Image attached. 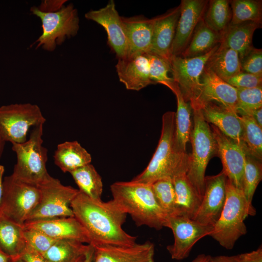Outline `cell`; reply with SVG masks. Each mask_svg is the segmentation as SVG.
<instances>
[{"mask_svg": "<svg viewBox=\"0 0 262 262\" xmlns=\"http://www.w3.org/2000/svg\"><path fill=\"white\" fill-rule=\"evenodd\" d=\"M38 187L40 192L39 201L26 222L74 216L70 205L79 189L64 185L52 177Z\"/></svg>", "mask_w": 262, "mask_h": 262, "instance_id": "30bf717a", "label": "cell"}, {"mask_svg": "<svg viewBox=\"0 0 262 262\" xmlns=\"http://www.w3.org/2000/svg\"><path fill=\"white\" fill-rule=\"evenodd\" d=\"M14 259L0 250V262H13Z\"/></svg>", "mask_w": 262, "mask_h": 262, "instance_id": "816d5d0a", "label": "cell"}, {"mask_svg": "<svg viewBox=\"0 0 262 262\" xmlns=\"http://www.w3.org/2000/svg\"><path fill=\"white\" fill-rule=\"evenodd\" d=\"M256 213L255 208L247 203L243 191L227 179L225 203L209 236L224 248L231 249L239 238L247 232L246 218Z\"/></svg>", "mask_w": 262, "mask_h": 262, "instance_id": "277c9868", "label": "cell"}, {"mask_svg": "<svg viewBox=\"0 0 262 262\" xmlns=\"http://www.w3.org/2000/svg\"><path fill=\"white\" fill-rule=\"evenodd\" d=\"M20 226L0 215V250L14 260L20 258L27 245Z\"/></svg>", "mask_w": 262, "mask_h": 262, "instance_id": "83f0119b", "label": "cell"}, {"mask_svg": "<svg viewBox=\"0 0 262 262\" xmlns=\"http://www.w3.org/2000/svg\"><path fill=\"white\" fill-rule=\"evenodd\" d=\"M220 44L200 56L193 58L171 56L170 63L172 77L178 84L184 99L190 104L194 103L199 96L202 87L201 75L209 59L218 49Z\"/></svg>", "mask_w": 262, "mask_h": 262, "instance_id": "8fae6325", "label": "cell"}, {"mask_svg": "<svg viewBox=\"0 0 262 262\" xmlns=\"http://www.w3.org/2000/svg\"><path fill=\"white\" fill-rule=\"evenodd\" d=\"M94 254H95V249H94V246L91 245L84 262H94Z\"/></svg>", "mask_w": 262, "mask_h": 262, "instance_id": "f907efd6", "label": "cell"}, {"mask_svg": "<svg viewBox=\"0 0 262 262\" xmlns=\"http://www.w3.org/2000/svg\"><path fill=\"white\" fill-rule=\"evenodd\" d=\"M165 227L170 229L173 234L174 243L166 248L171 258L176 260L187 258L195 244L213 230V226L177 215L167 217Z\"/></svg>", "mask_w": 262, "mask_h": 262, "instance_id": "7c38bea8", "label": "cell"}, {"mask_svg": "<svg viewBox=\"0 0 262 262\" xmlns=\"http://www.w3.org/2000/svg\"><path fill=\"white\" fill-rule=\"evenodd\" d=\"M149 61V76L154 84L174 81L169 74H171L170 61L155 54L147 53Z\"/></svg>", "mask_w": 262, "mask_h": 262, "instance_id": "f35d334b", "label": "cell"}, {"mask_svg": "<svg viewBox=\"0 0 262 262\" xmlns=\"http://www.w3.org/2000/svg\"><path fill=\"white\" fill-rule=\"evenodd\" d=\"M70 173L80 192L93 199L101 200L102 179L92 164H88Z\"/></svg>", "mask_w": 262, "mask_h": 262, "instance_id": "d6a6232c", "label": "cell"}, {"mask_svg": "<svg viewBox=\"0 0 262 262\" xmlns=\"http://www.w3.org/2000/svg\"><path fill=\"white\" fill-rule=\"evenodd\" d=\"M193 107L200 109L204 119L209 124L217 127L242 147V124L236 113L213 103Z\"/></svg>", "mask_w": 262, "mask_h": 262, "instance_id": "603a6c76", "label": "cell"}, {"mask_svg": "<svg viewBox=\"0 0 262 262\" xmlns=\"http://www.w3.org/2000/svg\"><path fill=\"white\" fill-rule=\"evenodd\" d=\"M121 19L128 44L127 57L149 53L155 18H148L141 15L129 17L121 16Z\"/></svg>", "mask_w": 262, "mask_h": 262, "instance_id": "7402d4cb", "label": "cell"}, {"mask_svg": "<svg viewBox=\"0 0 262 262\" xmlns=\"http://www.w3.org/2000/svg\"><path fill=\"white\" fill-rule=\"evenodd\" d=\"M240 117L242 124V147L246 155L262 161V128L250 116Z\"/></svg>", "mask_w": 262, "mask_h": 262, "instance_id": "836d02e7", "label": "cell"}, {"mask_svg": "<svg viewBox=\"0 0 262 262\" xmlns=\"http://www.w3.org/2000/svg\"><path fill=\"white\" fill-rule=\"evenodd\" d=\"M4 172V167L3 165H0V207L3 195V175Z\"/></svg>", "mask_w": 262, "mask_h": 262, "instance_id": "681fc988", "label": "cell"}, {"mask_svg": "<svg viewBox=\"0 0 262 262\" xmlns=\"http://www.w3.org/2000/svg\"><path fill=\"white\" fill-rule=\"evenodd\" d=\"M176 113H165L162 117V128L157 148L145 170L132 180L151 184L165 179L186 173L189 155L179 151L175 145Z\"/></svg>", "mask_w": 262, "mask_h": 262, "instance_id": "7a4b0ae2", "label": "cell"}, {"mask_svg": "<svg viewBox=\"0 0 262 262\" xmlns=\"http://www.w3.org/2000/svg\"><path fill=\"white\" fill-rule=\"evenodd\" d=\"M31 13L38 17L42 23V33L33 44L49 51L54 50L66 39L77 35L80 28L78 11L72 3L50 12L40 11L37 7L31 8Z\"/></svg>", "mask_w": 262, "mask_h": 262, "instance_id": "52a82bcc", "label": "cell"}, {"mask_svg": "<svg viewBox=\"0 0 262 262\" xmlns=\"http://www.w3.org/2000/svg\"><path fill=\"white\" fill-rule=\"evenodd\" d=\"M241 71L262 77V49L252 48L240 60Z\"/></svg>", "mask_w": 262, "mask_h": 262, "instance_id": "60d3db41", "label": "cell"}, {"mask_svg": "<svg viewBox=\"0 0 262 262\" xmlns=\"http://www.w3.org/2000/svg\"><path fill=\"white\" fill-rule=\"evenodd\" d=\"M232 17L229 25L252 21L262 24V2L258 0H229Z\"/></svg>", "mask_w": 262, "mask_h": 262, "instance_id": "e575fe53", "label": "cell"}, {"mask_svg": "<svg viewBox=\"0 0 262 262\" xmlns=\"http://www.w3.org/2000/svg\"><path fill=\"white\" fill-rule=\"evenodd\" d=\"M151 186L158 203L167 217L174 215L176 194L172 180L169 179L159 180L151 183Z\"/></svg>", "mask_w": 262, "mask_h": 262, "instance_id": "8d00e7d4", "label": "cell"}, {"mask_svg": "<svg viewBox=\"0 0 262 262\" xmlns=\"http://www.w3.org/2000/svg\"><path fill=\"white\" fill-rule=\"evenodd\" d=\"M53 157L55 164L65 173H70L92 161L90 153L77 141L58 144Z\"/></svg>", "mask_w": 262, "mask_h": 262, "instance_id": "4316f807", "label": "cell"}, {"mask_svg": "<svg viewBox=\"0 0 262 262\" xmlns=\"http://www.w3.org/2000/svg\"><path fill=\"white\" fill-rule=\"evenodd\" d=\"M212 262H243L239 255L233 256L220 255L212 257Z\"/></svg>", "mask_w": 262, "mask_h": 262, "instance_id": "bcb514c9", "label": "cell"}, {"mask_svg": "<svg viewBox=\"0 0 262 262\" xmlns=\"http://www.w3.org/2000/svg\"><path fill=\"white\" fill-rule=\"evenodd\" d=\"M43 125L34 127L29 139L25 142L12 144L16 163L11 175L22 182L37 187L51 178L46 168L48 149L43 146Z\"/></svg>", "mask_w": 262, "mask_h": 262, "instance_id": "5b68a950", "label": "cell"}, {"mask_svg": "<svg viewBox=\"0 0 262 262\" xmlns=\"http://www.w3.org/2000/svg\"><path fill=\"white\" fill-rule=\"evenodd\" d=\"M23 234L27 246L42 255L57 240L39 230L25 227Z\"/></svg>", "mask_w": 262, "mask_h": 262, "instance_id": "ab89813d", "label": "cell"}, {"mask_svg": "<svg viewBox=\"0 0 262 262\" xmlns=\"http://www.w3.org/2000/svg\"><path fill=\"white\" fill-rule=\"evenodd\" d=\"M205 68L227 82L241 72L239 54L234 50L220 44L218 49L209 59Z\"/></svg>", "mask_w": 262, "mask_h": 262, "instance_id": "f546056e", "label": "cell"}, {"mask_svg": "<svg viewBox=\"0 0 262 262\" xmlns=\"http://www.w3.org/2000/svg\"><path fill=\"white\" fill-rule=\"evenodd\" d=\"M262 108V86L249 89H238L236 113L239 115H250L254 110Z\"/></svg>", "mask_w": 262, "mask_h": 262, "instance_id": "74e56055", "label": "cell"}, {"mask_svg": "<svg viewBox=\"0 0 262 262\" xmlns=\"http://www.w3.org/2000/svg\"><path fill=\"white\" fill-rule=\"evenodd\" d=\"M217 147V155L221 159L227 179L242 191L246 153L243 148L231 138L211 124Z\"/></svg>", "mask_w": 262, "mask_h": 262, "instance_id": "9a60e30c", "label": "cell"}, {"mask_svg": "<svg viewBox=\"0 0 262 262\" xmlns=\"http://www.w3.org/2000/svg\"><path fill=\"white\" fill-rule=\"evenodd\" d=\"M5 143L6 142L3 140L0 134V159L3 153Z\"/></svg>", "mask_w": 262, "mask_h": 262, "instance_id": "f5cc1de1", "label": "cell"}, {"mask_svg": "<svg viewBox=\"0 0 262 262\" xmlns=\"http://www.w3.org/2000/svg\"><path fill=\"white\" fill-rule=\"evenodd\" d=\"M262 179V161L246 155L244 169L242 191L247 203L252 201L256 188Z\"/></svg>", "mask_w": 262, "mask_h": 262, "instance_id": "d590c367", "label": "cell"}, {"mask_svg": "<svg viewBox=\"0 0 262 262\" xmlns=\"http://www.w3.org/2000/svg\"><path fill=\"white\" fill-rule=\"evenodd\" d=\"M115 67L120 82L128 90L139 91L154 84L149 76L147 53L118 59Z\"/></svg>", "mask_w": 262, "mask_h": 262, "instance_id": "44dd1931", "label": "cell"}, {"mask_svg": "<svg viewBox=\"0 0 262 262\" xmlns=\"http://www.w3.org/2000/svg\"><path fill=\"white\" fill-rule=\"evenodd\" d=\"M67 0H43L38 8L41 11L50 12L60 9Z\"/></svg>", "mask_w": 262, "mask_h": 262, "instance_id": "ee69618b", "label": "cell"}, {"mask_svg": "<svg viewBox=\"0 0 262 262\" xmlns=\"http://www.w3.org/2000/svg\"><path fill=\"white\" fill-rule=\"evenodd\" d=\"M209 0H182L180 14L171 47L172 56H180L202 18Z\"/></svg>", "mask_w": 262, "mask_h": 262, "instance_id": "e0dca14e", "label": "cell"}, {"mask_svg": "<svg viewBox=\"0 0 262 262\" xmlns=\"http://www.w3.org/2000/svg\"><path fill=\"white\" fill-rule=\"evenodd\" d=\"M239 255L243 262H262L261 246L257 250Z\"/></svg>", "mask_w": 262, "mask_h": 262, "instance_id": "f6af8a7d", "label": "cell"}, {"mask_svg": "<svg viewBox=\"0 0 262 262\" xmlns=\"http://www.w3.org/2000/svg\"><path fill=\"white\" fill-rule=\"evenodd\" d=\"M193 126L190 140L192 153L189 155L186 176L198 195L202 197L205 171L211 159L217 155V143L209 124L200 109L193 107Z\"/></svg>", "mask_w": 262, "mask_h": 262, "instance_id": "8992f818", "label": "cell"}, {"mask_svg": "<svg viewBox=\"0 0 262 262\" xmlns=\"http://www.w3.org/2000/svg\"><path fill=\"white\" fill-rule=\"evenodd\" d=\"M91 246L74 240H57L43 256L48 262H84Z\"/></svg>", "mask_w": 262, "mask_h": 262, "instance_id": "f1b7e54d", "label": "cell"}, {"mask_svg": "<svg viewBox=\"0 0 262 262\" xmlns=\"http://www.w3.org/2000/svg\"><path fill=\"white\" fill-rule=\"evenodd\" d=\"M261 27V23L252 21L229 25L222 35L220 45L236 51L240 60L254 47L252 45L254 33Z\"/></svg>", "mask_w": 262, "mask_h": 262, "instance_id": "484cf974", "label": "cell"}, {"mask_svg": "<svg viewBox=\"0 0 262 262\" xmlns=\"http://www.w3.org/2000/svg\"><path fill=\"white\" fill-rule=\"evenodd\" d=\"M221 39L222 35L209 28L202 18L195 28L187 46L180 56L193 58L203 55L220 44Z\"/></svg>", "mask_w": 262, "mask_h": 262, "instance_id": "4dcf8cb0", "label": "cell"}, {"mask_svg": "<svg viewBox=\"0 0 262 262\" xmlns=\"http://www.w3.org/2000/svg\"><path fill=\"white\" fill-rule=\"evenodd\" d=\"M192 262H212V256L205 254H199Z\"/></svg>", "mask_w": 262, "mask_h": 262, "instance_id": "c3c4849f", "label": "cell"}, {"mask_svg": "<svg viewBox=\"0 0 262 262\" xmlns=\"http://www.w3.org/2000/svg\"><path fill=\"white\" fill-rule=\"evenodd\" d=\"M13 262H25L24 261H23L20 258H17L16 259L14 260Z\"/></svg>", "mask_w": 262, "mask_h": 262, "instance_id": "db71d44e", "label": "cell"}, {"mask_svg": "<svg viewBox=\"0 0 262 262\" xmlns=\"http://www.w3.org/2000/svg\"><path fill=\"white\" fill-rule=\"evenodd\" d=\"M45 122L37 105L25 103L0 106V134L5 142H25L29 129Z\"/></svg>", "mask_w": 262, "mask_h": 262, "instance_id": "9c48e42d", "label": "cell"}, {"mask_svg": "<svg viewBox=\"0 0 262 262\" xmlns=\"http://www.w3.org/2000/svg\"><path fill=\"white\" fill-rule=\"evenodd\" d=\"M24 227L39 230L55 240L69 239L91 243L87 231L74 216L28 221Z\"/></svg>", "mask_w": 262, "mask_h": 262, "instance_id": "ac0fdd59", "label": "cell"}, {"mask_svg": "<svg viewBox=\"0 0 262 262\" xmlns=\"http://www.w3.org/2000/svg\"><path fill=\"white\" fill-rule=\"evenodd\" d=\"M256 122L262 128V108L253 111L250 115Z\"/></svg>", "mask_w": 262, "mask_h": 262, "instance_id": "7dc6e473", "label": "cell"}, {"mask_svg": "<svg viewBox=\"0 0 262 262\" xmlns=\"http://www.w3.org/2000/svg\"><path fill=\"white\" fill-rule=\"evenodd\" d=\"M85 17L102 26L107 34L108 43L118 59L127 57L128 44L121 16L116 9L115 1L111 0L104 7L91 10Z\"/></svg>", "mask_w": 262, "mask_h": 262, "instance_id": "5bb4252c", "label": "cell"}, {"mask_svg": "<svg viewBox=\"0 0 262 262\" xmlns=\"http://www.w3.org/2000/svg\"><path fill=\"white\" fill-rule=\"evenodd\" d=\"M25 262H48L43 255L27 246L20 257Z\"/></svg>", "mask_w": 262, "mask_h": 262, "instance_id": "7bdbcfd3", "label": "cell"}, {"mask_svg": "<svg viewBox=\"0 0 262 262\" xmlns=\"http://www.w3.org/2000/svg\"><path fill=\"white\" fill-rule=\"evenodd\" d=\"M113 200L137 226L160 230L167 215L158 203L151 184L132 181H117L110 186Z\"/></svg>", "mask_w": 262, "mask_h": 262, "instance_id": "3957f363", "label": "cell"}, {"mask_svg": "<svg viewBox=\"0 0 262 262\" xmlns=\"http://www.w3.org/2000/svg\"><path fill=\"white\" fill-rule=\"evenodd\" d=\"M227 177L222 171L205 176L201 204L194 220L213 227L220 216L226 199Z\"/></svg>", "mask_w": 262, "mask_h": 262, "instance_id": "4fadbf2b", "label": "cell"}, {"mask_svg": "<svg viewBox=\"0 0 262 262\" xmlns=\"http://www.w3.org/2000/svg\"><path fill=\"white\" fill-rule=\"evenodd\" d=\"M94 262H154V245L147 241L130 246H94Z\"/></svg>", "mask_w": 262, "mask_h": 262, "instance_id": "d6986e66", "label": "cell"}, {"mask_svg": "<svg viewBox=\"0 0 262 262\" xmlns=\"http://www.w3.org/2000/svg\"><path fill=\"white\" fill-rule=\"evenodd\" d=\"M201 92L196 100L190 104L191 107L213 103L236 113V88L205 67L201 76Z\"/></svg>", "mask_w": 262, "mask_h": 262, "instance_id": "2e32d148", "label": "cell"}, {"mask_svg": "<svg viewBox=\"0 0 262 262\" xmlns=\"http://www.w3.org/2000/svg\"><path fill=\"white\" fill-rule=\"evenodd\" d=\"M172 180L176 194L174 215L194 219L200 207L201 197L190 182L186 173L177 175Z\"/></svg>", "mask_w": 262, "mask_h": 262, "instance_id": "d4e9b609", "label": "cell"}, {"mask_svg": "<svg viewBox=\"0 0 262 262\" xmlns=\"http://www.w3.org/2000/svg\"><path fill=\"white\" fill-rule=\"evenodd\" d=\"M40 197L38 187L22 182L11 175L6 176L3 180L0 215L24 226Z\"/></svg>", "mask_w": 262, "mask_h": 262, "instance_id": "ba28073f", "label": "cell"}, {"mask_svg": "<svg viewBox=\"0 0 262 262\" xmlns=\"http://www.w3.org/2000/svg\"><path fill=\"white\" fill-rule=\"evenodd\" d=\"M180 14V6L179 5L154 17L151 46L149 53L170 61L171 47Z\"/></svg>", "mask_w": 262, "mask_h": 262, "instance_id": "ffe728a7", "label": "cell"}, {"mask_svg": "<svg viewBox=\"0 0 262 262\" xmlns=\"http://www.w3.org/2000/svg\"><path fill=\"white\" fill-rule=\"evenodd\" d=\"M163 85L169 88L176 97L175 145L179 151L187 153L186 145L190 140L192 129V109L190 103L184 99L178 84L174 81Z\"/></svg>", "mask_w": 262, "mask_h": 262, "instance_id": "cb8c5ba5", "label": "cell"}, {"mask_svg": "<svg viewBox=\"0 0 262 262\" xmlns=\"http://www.w3.org/2000/svg\"><path fill=\"white\" fill-rule=\"evenodd\" d=\"M232 17L229 0H209L203 20L205 24L216 33L222 35L229 26Z\"/></svg>", "mask_w": 262, "mask_h": 262, "instance_id": "1f68e13d", "label": "cell"}, {"mask_svg": "<svg viewBox=\"0 0 262 262\" xmlns=\"http://www.w3.org/2000/svg\"><path fill=\"white\" fill-rule=\"evenodd\" d=\"M74 216L87 231L93 246L101 245L130 246L136 237L124 230L127 214L112 199H93L79 191L70 204Z\"/></svg>", "mask_w": 262, "mask_h": 262, "instance_id": "6da1fadb", "label": "cell"}, {"mask_svg": "<svg viewBox=\"0 0 262 262\" xmlns=\"http://www.w3.org/2000/svg\"><path fill=\"white\" fill-rule=\"evenodd\" d=\"M226 82L237 89H249L262 86V77L241 71Z\"/></svg>", "mask_w": 262, "mask_h": 262, "instance_id": "b9f144b4", "label": "cell"}]
</instances>
